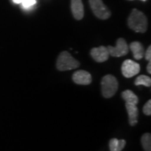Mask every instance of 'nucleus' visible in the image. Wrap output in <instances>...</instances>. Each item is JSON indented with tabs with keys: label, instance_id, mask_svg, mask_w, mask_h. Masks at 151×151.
<instances>
[{
	"label": "nucleus",
	"instance_id": "nucleus-9",
	"mask_svg": "<svg viewBox=\"0 0 151 151\" xmlns=\"http://www.w3.org/2000/svg\"><path fill=\"white\" fill-rule=\"evenodd\" d=\"M71 9L75 19L80 20L83 18L84 6L82 0H71Z\"/></svg>",
	"mask_w": 151,
	"mask_h": 151
},
{
	"label": "nucleus",
	"instance_id": "nucleus-19",
	"mask_svg": "<svg viewBox=\"0 0 151 151\" xmlns=\"http://www.w3.org/2000/svg\"><path fill=\"white\" fill-rule=\"evenodd\" d=\"M147 71L149 73H151V61H149L148 65H147Z\"/></svg>",
	"mask_w": 151,
	"mask_h": 151
},
{
	"label": "nucleus",
	"instance_id": "nucleus-21",
	"mask_svg": "<svg viewBox=\"0 0 151 151\" xmlns=\"http://www.w3.org/2000/svg\"><path fill=\"white\" fill-rule=\"evenodd\" d=\"M141 1H146V0H141Z\"/></svg>",
	"mask_w": 151,
	"mask_h": 151
},
{
	"label": "nucleus",
	"instance_id": "nucleus-5",
	"mask_svg": "<svg viewBox=\"0 0 151 151\" xmlns=\"http://www.w3.org/2000/svg\"><path fill=\"white\" fill-rule=\"evenodd\" d=\"M107 48L109 50V55L116 58L124 56L129 52V46L123 38H119L116 41V46L115 47L108 46Z\"/></svg>",
	"mask_w": 151,
	"mask_h": 151
},
{
	"label": "nucleus",
	"instance_id": "nucleus-16",
	"mask_svg": "<svg viewBox=\"0 0 151 151\" xmlns=\"http://www.w3.org/2000/svg\"><path fill=\"white\" fill-rule=\"evenodd\" d=\"M37 3V0H22V4L24 9H29L35 6Z\"/></svg>",
	"mask_w": 151,
	"mask_h": 151
},
{
	"label": "nucleus",
	"instance_id": "nucleus-13",
	"mask_svg": "<svg viewBox=\"0 0 151 151\" xmlns=\"http://www.w3.org/2000/svg\"><path fill=\"white\" fill-rule=\"evenodd\" d=\"M126 145V141L121 139L118 140L117 139H112L109 141V148L111 151H121Z\"/></svg>",
	"mask_w": 151,
	"mask_h": 151
},
{
	"label": "nucleus",
	"instance_id": "nucleus-8",
	"mask_svg": "<svg viewBox=\"0 0 151 151\" xmlns=\"http://www.w3.org/2000/svg\"><path fill=\"white\" fill-rule=\"evenodd\" d=\"M72 79L75 83L78 85L87 86L91 83L92 76L91 74L88 71L84 70H78L73 74Z\"/></svg>",
	"mask_w": 151,
	"mask_h": 151
},
{
	"label": "nucleus",
	"instance_id": "nucleus-10",
	"mask_svg": "<svg viewBox=\"0 0 151 151\" xmlns=\"http://www.w3.org/2000/svg\"><path fill=\"white\" fill-rule=\"evenodd\" d=\"M125 107L128 113L129 116V122L131 126H134L138 123V115H139V111L137 105L133 104L126 103Z\"/></svg>",
	"mask_w": 151,
	"mask_h": 151
},
{
	"label": "nucleus",
	"instance_id": "nucleus-7",
	"mask_svg": "<svg viewBox=\"0 0 151 151\" xmlns=\"http://www.w3.org/2000/svg\"><path fill=\"white\" fill-rule=\"evenodd\" d=\"M90 55L96 62L99 63L106 62L109 58L108 48L104 46H101L98 48H93L90 51Z\"/></svg>",
	"mask_w": 151,
	"mask_h": 151
},
{
	"label": "nucleus",
	"instance_id": "nucleus-18",
	"mask_svg": "<svg viewBox=\"0 0 151 151\" xmlns=\"http://www.w3.org/2000/svg\"><path fill=\"white\" fill-rule=\"evenodd\" d=\"M145 58H146V60L148 61H150L151 60V46H150L146 50V51L144 53Z\"/></svg>",
	"mask_w": 151,
	"mask_h": 151
},
{
	"label": "nucleus",
	"instance_id": "nucleus-4",
	"mask_svg": "<svg viewBox=\"0 0 151 151\" xmlns=\"http://www.w3.org/2000/svg\"><path fill=\"white\" fill-rule=\"evenodd\" d=\"M89 4L93 14L101 20H106L111 17V11L103 3L102 0H89Z\"/></svg>",
	"mask_w": 151,
	"mask_h": 151
},
{
	"label": "nucleus",
	"instance_id": "nucleus-6",
	"mask_svg": "<svg viewBox=\"0 0 151 151\" xmlns=\"http://www.w3.org/2000/svg\"><path fill=\"white\" fill-rule=\"evenodd\" d=\"M140 65L132 60H124L122 65L121 71L122 75L125 78H132L134 76L140 71Z\"/></svg>",
	"mask_w": 151,
	"mask_h": 151
},
{
	"label": "nucleus",
	"instance_id": "nucleus-12",
	"mask_svg": "<svg viewBox=\"0 0 151 151\" xmlns=\"http://www.w3.org/2000/svg\"><path fill=\"white\" fill-rule=\"evenodd\" d=\"M122 97L126 103L133 104L137 105L139 103V98L133 92L129 90H124L122 93Z\"/></svg>",
	"mask_w": 151,
	"mask_h": 151
},
{
	"label": "nucleus",
	"instance_id": "nucleus-20",
	"mask_svg": "<svg viewBox=\"0 0 151 151\" xmlns=\"http://www.w3.org/2000/svg\"><path fill=\"white\" fill-rule=\"evenodd\" d=\"M13 1H14L15 4H20L22 3V0H13Z\"/></svg>",
	"mask_w": 151,
	"mask_h": 151
},
{
	"label": "nucleus",
	"instance_id": "nucleus-11",
	"mask_svg": "<svg viewBox=\"0 0 151 151\" xmlns=\"http://www.w3.org/2000/svg\"><path fill=\"white\" fill-rule=\"evenodd\" d=\"M129 49L132 50L134 59L139 60L144 57V48H143V45L139 41H134L130 43Z\"/></svg>",
	"mask_w": 151,
	"mask_h": 151
},
{
	"label": "nucleus",
	"instance_id": "nucleus-1",
	"mask_svg": "<svg viewBox=\"0 0 151 151\" xmlns=\"http://www.w3.org/2000/svg\"><path fill=\"white\" fill-rule=\"evenodd\" d=\"M128 26L136 32L144 33L148 28V20L143 13L137 9H134L127 20Z\"/></svg>",
	"mask_w": 151,
	"mask_h": 151
},
{
	"label": "nucleus",
	"instance_id": "nucleus-17",
	"mask_svg": "<svg viewBox=\"0 0 151 151\" xmlns=\"http://www.w3.org/2000/svg\"><path fill=\"white\" fill-rule=\"evenodd\" d=\"M143 113L146 116H150L151 115V100H148L146 103V104L143 106Z\"/></svg>",
	"mask_w": 151,
	"mask_h": 151
},
{
	"label": "nucleus",
	"instance_id": "nucleus-22",
	"mask_svg": "<svg viewBox=\"0 0 151 151\" xmlns=\"http://www.w3.org/2000/svg\"><path fill=\"white\" fill-rule=\"evenodd\" d=\"M129 1H133V0H129Z\"/></svg>",
	"mask_w": 151,
	"mask_h": 151
},
{
	"label": "nucleus",
	"instance_id": "nucleus-2",
	"mask_svg": "<svg viewBox=\"0 0 151 151\" xmlns=\"http://www.w3.org/2000/svg\"><path fill=\"white\" fill-rule=\"evenodd\" d=\"M56 66L59 71H69L79 67L80 62L74 59L69 52L62 51L58 56Z\"/></svg>",
	"mask_w": 151,
	"mask_h": 151
},
{
	"label": "nucleus",
	"instance_id": "nucleus-14",
	"mask_svg": "<svg viewBox=\"0 0 151 151\" xmlns=\"http://www.w3.org/2000/svg\"><path fill=\"white\" fill-rule=\"evenodd\" d=\"M134 83L136 86H143L146 87H150L151 85V78L149 76H139L135 80Z\"/></svg>",
	"mask_w": 151,
	"mask_h": 151
},
{
	"label": "nucleus",
	"instance_id": "nucleus-15",
	"mask_svg": "<svg viewBox=\"0 0 151 151\" xmlns=\"http://www.w3.org/2000/svg\"><path fill=\"white\" fill-rule=\"evenodd\" d=\"M141 144L145 151H151V135L150 133L144 134L142 136Z\"/></svg>",
	"mask_w": 151,
	"mask_h": 151
},
{
	"label": "nucleus",
	"instance_id": "nucleus-3",
	"mask_svg": "<svg viewBox=\"0 0 151 151\" xmlns=\"http://www.w3.org/2000/svg\"><path fill=\"white\" fill-rule=\"evenodd\" d=\"M101 93L104 97L111 98L116 93L118 88V82L116 78L111 74L106 75L101 82Z\"/></svg>",
	"mask_w": 151,
	"mask_h": 151
}]
</instances>
